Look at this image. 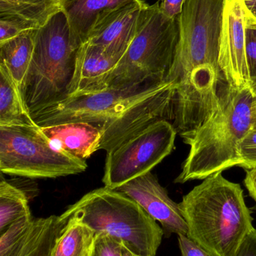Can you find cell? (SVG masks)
Returning a JSON list of instances; mask_svg holds the SVG:
<instances>
[{
    "instance_id": "2e32d148",
    "label": "cell",
    "mask_w": 256,
    "mask_h": 256,
    "mask_svg": "<svg viewBox=\"0 0 256 256\" xmlns=\"http://www.w3.org/2000/svg\"><path fill=\"white\" fill-rule=\"evenodd\" d=\"M135 0H60L61 12L67 18L71 34L78 46L87 42L90 31L104 10Z\"/></svg>"
},
{
    "instance_id": "836d02e7",
    "label": "cell",
    "mask_w": 256,
    "mask_h": 256,
    "mask_svg": "<svg viewBox=\"0 0 256 256\" xmlns=\"http://www.w3.org/2000/svg\"><path fill=\"white\" fill-rule=\"evenodd\" d=\"M247 18L249 20L252 21V22L256 24V18L255 16H252V14H251V12H249V10H248Z\"/></svg>"
},
{
    "instance_id": "3957f363",
    "label": "cell",
    "mask_w": 256,
    "mask_h": 256,
    "mask_svg": "<svg viewBox=\"0 0 256 256\" xmlns=\"http://www.w3.org/2000/svg\"><path fill=\"white\" fill-rule=\"evenodd\" d=\"M250 88H233L225 84L217 108L197 129L180 136L190 146L181 172L174 180L184 184L240 166V143L252 128Z\"/></svg>"
},
{
    "instance_id": "484cf974",
    "label": "cell",
    "mask_w": 256,
    "mask_h": 256,
    "mask_svg": "<svg viewBox=\"0 0 256 256\" xmlns=\"http://www.w3.org/2000/svg\"><path fill=\"white\" fill-rule=\"evenodd\" d=\"M181 256H211L198 244L185 236L177 234Z\"/></svg>"
},
{
    "instance_id": "5b68a950",
    "label": "cell",
    "mask_w": 256,
    "mask_h": 256,
    "mask_svg": "<svg viewBox=\"0 0 256 256\" xmlns=\"http://www.w3.org/2000/svg\"><path fill=\"white\" fill-rule=\"evenodd\" d=\"M107 234L141 256H156L163 230L136 202L117 190L103 186L90 191L60 215Z\"/></svg>"
},
{
    "instance_id": "d4e9b609",
    "label": "cell",
    "mask_w": 256,
    "mask_h": 256,
    "mask_svg": "<svg viewBox=\"0 0 256 256\" xmlns=\"http://www.w3.org/2000/svg\"><path fill=\"white\" fill-rule=\"evenodd\" d=\"M28 30H29L28 27L18 21L0 20V44L14 38Z\"/></svg>"
},
{
    "instance_id": "83f0119b",
    "label": "cell",
    "mask_w": 256,
    "mask_h": 256,
    "mask_svg": "<svg viewBox=\"0 0 256 256\" xmlns=\"http://www.w3.org/2000/svg\"><path fill=\"white\" fill-rule=\"evenodd\" d=\"M186 0H163L160 2V10L168 18H177L181 14Z\"/></svg>"
},
{
    "instance_id": "277c9868",
    "label": "cell",
    "mask_w": 256,
    "mask_h": 256,
    "mask_svg": "<svg viewBox=\"0 0 256 256\" xmlns=\"http://www.w3.org/2000/svg\"><path fill=\"white\" fill-rule=\"evenodd\" d=\"M225 0H186L178 16L179 40L166 80L183 90L204 92L222 79L219 40Z\"/></svg>"
},
{
    "instance_id": "ac0fdd59",
    "label": "cell",
    "mask_w": 256,
    "mask_h": 256,
    "mask_svg": "<svg viewBox=\"0 0 256 256\" xmlns=\"http://www.w3.org/2000/svg\"><path fill=\"white\" fill-rule=\"evenodd\" d=\"M36 32L28 30L0 44V66L8 70L21 90L33 57Z\"/></svg>"
},
{
    "instance_id": "1f68e13d",
    "label": "cell",
    "mask_w": 256,
    "mask_h": 256,
    "mask_svg": "<svg viewBox=\"0 0 256 256\" xmlns=\"http://www.w3.org/2000/svg\"><path fill=\"white\" fill-rule=\"evenodd\" d=\"M122 256H141L134 254L122 244Z\"/></svg>"
},
{
    "instance_id": "4dcf8cb0",
    "label": "cell",
    "mask_w": 256,
    "mask_h": 256,
    "mask_svg": "<svg viewBox=\"0 0 256 256\" xmlns=\"http://www.w3.org/2000/svg\"><path fill=\"white\" fill-rule=\"evenodd\" d=\"M248 10L252 12L256 8V0H244Z\"/></svg>"
},
{
    "instance_id": "cb8c5ba5",
    "label": "cell",
    "mask_w": 256,
    "mask_h": 256,
    "mask_svg": "<svg viewBox=\"0 0 256 256\" xmlns=\"http://www.w3.org/2000/svg\"><path fill=\"white\" fill-rule=\"evenodd\" d=\"M246 54L248 68L252 79L256 78V24L248 18L246 26Z\"/></svg>"
},
{
    "instance_id": "8fae6325",
    "label": "cell",
    "mask_w": 256,
    "mask_h": 256,
    "mask_svg": "<svg viewBox=\"0 0 256 256\" xmlns=\"http://www.w3.org/2000/svg\"><path fill=\"white\" fill-rule=\"evenodd\" d=\"M67 221L60 216L24 218L0 234V256H52Z\"/></svg>"
},
{
    "instance_id": "30bf717a",
    "label": "cell",
    "mask_w": 256,
    "mask_h": 256,
    "mask_svg": "<svg viewBox=\"0 0 256 256\" xmlns=\"http://www.w3.org/2000/svg\"><path fill=\"white\" fill-rule=\"evenodd\" d=\"M248 8L244 0H225L219 40V66L227 85L250 88L246 54Z\"/></svg>"
},
{
    "instance_id": "9a60e30c",
    "label": "cell",
    "mask_w": 256,
    "mask_h": 256,
    "mask_svg": "<svg viewBox=\"0 0 256 256\" xmlns=\"http://www.w3.org/2000/svg\"><path fill=\"white\" fill-rule=\"evenodd\" d=\"M56 148L86 160L100 150L102 132L87 122H69L41 127Z\"/></svg>"
},
{
    "instance_id": "ba28073f",
    "label": "cell",
    "mask_w": 256,
    "mask_h": 256,
    "mask_svg": "<svg viewBox=\"0 0 256 256\" xmlns=\"http://www.w3.org/2000/svg\"><path fill=\"white\" fill-rule=\"evenodd\" d=\"M86 160L56 148L38 124L0 126V170L30 178L79 174Z\"/></svg>"
},
{
    "instance_id": "d590c367",
    "label": "cell",
    "mask_w": 256,
    "mask_h": 256,
    "mask_svg": "<svg viewBox=\"0 0 256 256\" xmlns=\"http://www.w3.org/2000/svg\"><path fill=\"white\" fill-rule=\"evenodd\" d=\"M157 1L160 2H162L163 1V0H157Z\"/></svg>"
},
{
    "instance_id": "f1b7e54d",
    "label": "cell",
    "mask_w": 256,
    "mask_h": 256,
    "mask_svg": "<svg viewBox=\"0 0 256 256\" xmlns=\"http://www.w3.org/2000/svg\"><path fill=\"white\" fill-rule=\"evenodd\" d=\"M244 184L249 196L256 202V167L251 170H246V177Z\"/></svg>"
},
{
    "instance_id": "5bb4252c",
    "label": "cell",
    "mask_w": 256,
    "mask_h": 256,
    "mask_svg": "<svg viewBox=\"0 0 256 256\" xmlns=\"http://www.w3.org/2000/svg\"><path fill=\"white\" fill-rule=\"evenodd\" d=\"M119 60L89 42L81 44L77 52L75 72L67 96H81L106 90L108 76Z\"/></svg>"
},
{
    "instance_id": "4316f807",
    "label": "cell",
    "mask_w": 256,
    "mask_h": 256,
    "mask_svg": "<svg viewBox=\"0 0 256 256\" xmlns=\"http://www.w3.org/2000/svg\"><path fill=\"white\" fill-rule=\"evenodd\" d=\"M234 256H256V230L252 228L245 236Z\"/></svg>"
},
{
    "instance_id": "74e56055",
    "label": "cell",
    "mask_w": 256,
    "mask_h": 256,
    "mask_svg": "<svg viewBox=\"0 0 256 256\" xmlns=\"http://www.w3.org/2000/svg\"><path fill=\"white\" fill-rule=\"evenodd\" d=\"M254 208H255V210H256V204H255V207H254Z\"/></svg>"
},
{
    "instance_id": "603a6c76",
    "label": "cell",
    "mask_w": 256,
    "mask_h": 256,
    "mask_svg": "<svg viewBox=\"0 0 256 256\" xmlns=\"http://www.w3.org/2000/svg\"><path fill=\"white\" fill-rule=\"evenodd\" d=\"M240 167L246 170L256 167V128H252L242 140L239 148Z\"/></svg>"
},
{
    "instance_id": "9c48e42d",
    "label": "cell",
    "mask_w": 256,
    "mask_h": 256,
    "mask_svg": "<svg viewBox=\"0 0 256 256\" xmlns=\"http://www.w3.org/2000/svg\"><path fill=\"white\" fill-rule=\"evenodd\" d=\"M177 134L171 122L160 120L107 152L105 186L116 190L151 172L172 152Z\"/></svg>"
},
{
    "instance_id": "f546056e",
    "label": "cell",
    "mask_w": 256,
    "mask_h": 256,
    "mask_svg": "<svg viewBox=\"0 0 256 256\" xmlns=\"http://www.w3.org/2000/svg\"><path fill=\"white\" fill-rule=\"evenodd\" d=\"M252 128H256V98H253L252 104Z\"/></svg>"
},
{
    "instance_id": "6da1fadb",
    "label": "cell",
    "mask_w": 256,
    "mask_h": 256,
    "mask_svg": "<svg viewBox=\"0 0 256 256\" xmlns=\"http://www.w3.org/2000/svg\"><path fill=\"white\" fill-rule=\"evenodd\" d=\"M175 81L67 96L31 114L40 127L87 122L102 132L100 150L108 152L160 120H174Z\"/></svg>"
},
{
    "instance_id": "44dd1931",
    "label": "cell",
    "mask_w": 256,
    "mask_h": 256,
    "mask_svg": "<svg viewBox=\"0 0 256 256\" xmlns=\"http://www.w3.org/2000/svg\"><path fill=\"white\" fill-rule=\"evenodd\" d=\"M27 194L18 186L2 179L0 182V234L14 222L31 216Z\"/></svg>"
},
{
    "instance_id": "d6986e66",
    "label": "cell",
    "mask_w": 256,
    "mask_h": 256,
    "mask_svg": "<svg viewBox=\"0 0 256 256\" xmlns=\"http://www.w3.org/2000/svg\"><path fill=\"white\" fill-rule=\"evenodd\" d=\"M36 124L27 108L21 88L0 66V126Z\"/></svg>"
},
{
    "instance_id": "7a4b0ae2",
    "label": "cell",
    "mask_w": 256,
    "mask_h": 256,
    "mask_svg": "<svg viewBox=\"0 0 256 256\" xmlns=\"http://www.w3.org/2000/svg\"><path fill=\"white\" fill-rule=\"evenodd\" d=\"M178 206L187 224L186 236L211 256H234L254 228L241 186L222 172L204 179Z\"/></svg>"
},
{
    "instance_id": "4fadbf2b",
    "label": "cell",
    "mask_w": 256,
    "mask_h": 256,
    "mask_svg": "<svg viewBox=\"0 0 256 256\" xmlns=\"http://www.w3.org/2000/svg\"><path fill=\"white\" fill-rule=\"evenodd\" d=\"M147 4L144 0H135L104 10L95 22L87 42L120 60L135 37L140 14Z\"/></svg>"
},
{
    "instance_id": "8d00e7d4",
    "label": "cell",
    "mask_w": 256,
    "mask_h": 256,
    "mask_svg": "<svg viewBox=\"0 0 256 256\" xmlns=\"http://www.w3.org/2000/svg\"><path fill=\"white\" fill-rule=\"evenodd\" d=\"M90 254H91V252H90V254H89L88 256H90Z\"/></svg>"
},
{
    "instance_id": "7c38bea8",
    "label": "cell",
    "mask_w": 256,
    "mask_h": 256,
    "mask_svg": "<svg viewBox=\"0 0 256 256\" xmlns=\"http://www.w3.org/2000/svg\"><path fill=\"white\" fill-rule=\"evenodd\" d=\"M136 202L150 216L160 222L164 236L169 238L172 234H187L186 220L166 189L151 172L146 173L117 188Z\"/></svg>"
},
{
    "instance_id": "7402d4cb",
    "label": "cell",
    "mask_w": 256,
    "mask_h": 256,
    "mask_svg": "<svg viewBox=\"0 0 256 256\" xmlns=\"http://www.w3.org/2000/svg\"><path fill=\"white\" fill-rule=\"evenodd\" d=\"M90 256H122V242L107 234H96Z\"/></svg>"
},
{
    "instance_id": "ffe728a7",
    "label": "cell",
    "mask_w": 256,
    "mask_h": 256,
    "mask_svg": "<svg viewBox=\"0 0 256 256\" xmlns=\"http://www.w3.org/2000/svg\"><path fill=\"white\" fill-rule=\"evenodd\" d=\"M96 233L76 220H68L57 239L52 256H87L91 252Z\"/></svg>"
},
{
    "instance_id": "52a82bcc",
    "label": "cell",
    "mask_w": 256,
    "mask_h": 256,
    "mask_svg": "<svg viewBox=\"0 0 256 256\" xmlns=\"http://www.w3.org/2000/svg\"><path fill=\"white\" fill-rule=\"evenodd\" d=\"M78 49L63 12L36 30L33 57L21 88L30 114L67 96Z\"/></svg>"
},
{
    "instance_id": "e575fe53",
    "label": "cell",
    "mask_w": 256,
    "mask_h": 256,
    "mask_svg": "<svg viewBox=\"0 0 256 256\" xmlns=\"http://www.w3.org/2000/svg\"><path fill=\"white\" fill-rule=\"evenodd\" d=\"M249 12H250V10H249ZM251 12V14H252V16H255V18H256V8L255 9H254L253 10H252V12Z\"/></svg>"
},
{
    "instance_id": "d6a6232c",
    "label": "cell",
    "mask_w": 256,
    "mask_h": 256,
    "mask_svg": "<svg viewBox=\"0 0 256 256\" xmlns=\"http://www.w3.org/2000/svg\"><path fill=\"white\" fill-rule=\"evenodd\" d=\"M250 90L254 98H256V78L251 79Z\"/></svg>"
},
{
    "instance_id": "8992f818",
    "label": "cell",
    "mask_w": 256,
    "mask_h": 256,
    "mask_svg": "<svg viewBox=\"0 0 256 256\" xmlns=\"http://www.w3.org/2000/svg\"><path fill=\"white\" fill-rule=\"evenodd\" d=\"M178 40V16H165L160 2L147 4L140 14L132 43L108 76L106 90L165 80Z\"/></svg>"
},
{
    "instance_id": "e0dca14e",
    "label": "cell",
    "mask_w": 256,
    "mask_h": 256,
    "mask_svg": "<svg viewBox=\"0 0 256 256\" xmlns=\"http://www.w3.org/2000/svg\"><path fill=\"white\" fill-rule=\"evenodd\" d=\"M61 12L60 0H0V20L18 21L38 30Z\"/></svg>"
}]
</instances>
